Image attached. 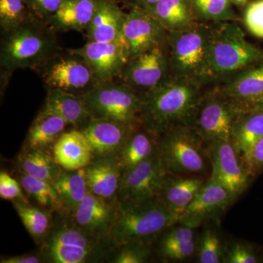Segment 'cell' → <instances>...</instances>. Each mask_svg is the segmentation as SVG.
Instances as JSON below:
<instances>
[{"mask_svg": "<svg viewBox=\"0 0 263 263\" xmlns=\"http://www.w3.org/2000/svg\"><path fill=\"white\" fill-rule=\"evenodd\" d=\"M202 86L193 79L170 76L157 87L141 95L140 122L157 136L175 126L192 125L203 95Z\"/></svg>", "mask_w": 263, "mask_h": 263, "instance_id": "1", "label": "cell"}, {"mask_svg": "<svg viewBox=\"0 0 263 263\" xmlns=\"http://www.w3.org/2000/svg\"><path fill=\"white\" fill-rule=\"evenodd\" d=\"M179 216L156 197L141 202H117V213L109 241L117 249L127 243L151 245Z\"/></svg>", "mask_w": 263, "mask_h": 263, "instance_id": "2", "label": "cell"}, {"mask_svg": "<svg viewBox=\"0 0 263 263\" xmlns=\"http://www.w3.org/2000/svg\"><path fill=\"white\" fill-rule=\"evenodd\" d=\"M51 26L35 18L3 33L0 65L6 72L35 68L46 65L58 55L56 34Z\"/></svg>", "mask_w": 263, "mask_h": 263, "instance_id": "3", "label": "cell"}, {"mask_svg": "<svg viewBox=\"0 0 263 263\" xmlns=\"http://www.w3.org/2000/svg\"><path fill=\"white\" fill-rule=\"evenodd\" d=\"M57 214L40 249L44 262H97L106 259L108 256L112 257L116 249L110 243L86 234L76 224L70 213Z\"/></svg>", "mask_w": 263, "mask_h": 263, "instance_id": "4", "label": "cell"}, {"mask_svg": "<svg viewBox=\"0 0 263 263\" xmlns=\"http://www.w3.org/2000/svg\"><path fill=\"white\" fill-rule=\"evenodd\" d=\"M263 62V50L248 42L233 22H219L212 27L209 53L210 81L232 76Z\"/></svg>", "mask_w": 263, "mask_h": 263, "instance_id": "5", "label": "cell"}, {"mask_svg": "<svg viewBox=\"0 0 263 263\" xmlns=\"http://www.w3.org/2000/svg\"><path fill=\"white\" fill-rule=\"evenodd\" d=\"M212 27L197 23L190 28L168 32L169 61L174 76L203 84L210 81L209 53Z\"/></svg>", "mask_w": 263, "mask_h": 263, "instance_id": "6", "label": "cell"}, {"mask_svg": "<svg viewBox=\"0 0 263 263\" xmlns=\"http://www.w3.org/2000/svg\"><path fill=\"white\" fill-rule=\"evenodd\" d=\"M205 145L195 128L181 124L167 129L158 138V154L169 173L201 175L206 171Z\"/></svg>", "mask_w": 263, "mask_h": 263, "instance_id": "7", "label": "cell"}, {"mask_svg": "<svg viewBox=\"0 0 263 263\" xmlns=\"http://www.w3.org/2000/svg\"><path fill=\"white\" fill-rule=\"evenodd\" d=\"M92 119H107L127 125L140 122L141 95L124 82L100 81L84 97Z\"/></svg>", "mask_w": 263, "mask_h": 263, "instance_id": "8", "label": "cell"}, {"mask_svg": "<svg viewBox=\"0 0 263 263\" xmlns=\"http://www.w3.org/2000/svg\"><path fill=\"white\" fill-rule=\"evenodd\" d=\"M215 89L202 95L193 124L205 145L218 141H231L237 118L243 108Z\"/></svg>", "mask_w": 263, "mask_h": 263, "instance_id": "9", "label": "cell"}, {"mask_svg": "<svg viewBox=\"0 0 263 263\" xmlns=\"http://www.w3.org/2000/svg\"><path fill=\"white\" fill-rule=\"evenodd\" d=\"M170 175L157 152L135 167L123 171L118 201L141 202L158 197Z\"/></svg>", "mask_w": 263, "mask_h": 263, "instance_id": "10", "label": "cell"}, {"mask_svg": "<svg viewBox=\"0 0 263 263\" xmlns=\"http://www.w3.org/2000/svg\"><path fill=\"white\" fill-rule=\"evenodd\" d=\"M41 67L48 89L62 90L84 98L99 82L87 62L77 55H57Z\"/></svg>", "mask_w": 263, "mask_h": 263, "instance_id": "11", "label": "cell"}, {"mask_svg": "<svg viewBox=\"0 0 263 263\" xmlns=\"http://www.w3.org/2000/svg\"><path fill=\"white\" fill-rule=\"evenodd\" d=\"M170 72L168 46L166 44L130 59L119 78L142 95L168 79Z\"/></svg>", "mask_w": 263, "mask_h": 263, "instance_id": "12", "label": "cell"}, {"mask_svg": "<svg viewBox=\"0 0 263 263\" xmlns=\"http://www.w3.org/2000/svg\"><path fill=\"white\" fill-rule=\"evenodd\" d=\"M207 146L212 167L211 177L223 185L235 200L248 187L253 175L231 141L213 142Z\"/></svg>", "mask_w": 263, "mask_h": 263, "instance_id": "13", "label": "cell"}, {"mask_svg": "<svg viewBox=\"0 0 263 263\" xmlns=\"http://www.w3.org/2000/svg\"><path fill=\"white\" fill-rule=\"evenodd\" d=\"M167 32L152 15L139 8L126 13L122 39L129 60L157 46L167 44Z\"/></svg>", "mask_w": 263, "mask_h": 263, "instance_id": "14", "label": "cell"}, {"mask_svg": "<svg viewBox=\"0 0 263 263\" xmlns=\"http://www.w3.org/2000/svg\"><path fill=\"white\" fill-rule=\"evenodd\" d=\"M67 51L87 62L99 82L120 77L129 60L122 39L110 43L88 41L82 47L71 48Z\"/></svg>", "mask_w": 263, "mask_h": 263, "instance_id": "15", "label": "cell"}, {"mask_svg": "<svg viewBox=\"0 0 263 263\" xmlns=\"http://www.w3.org/2000/svg\"><path fill=\"white\" fill-rule=\"evenodd\" d=\"M118 200H108L88 193L71 214L76 224L96 239L109 241V234L117 213Z\"/></svg>", "mask_w": 263, "mask_h": 263, "instance_id": "16", "label": "cell"}, {"mask_svg": "<svg viewBox=\"0 0 263 263\" xmlns=\"http://www.w3.org/2000/svg\"><path fill=\"white\" fill-rule=\"evenodd\" d=\"M233 200L228 190L211 177L180 216L179 222L196 228L204 221L220 215Z\"/></svg>", "mask_w": 263, "mask_h": 263, "instance_id": "17", "label": "cell"}, {"mask_svg": "<svg viewBox=\"0 0 263 263\" xmlns=\"http://www.w3.org/2000/svg\"><path fill=\"white\" fill-rule=\"evenodd\" d=\"M138 123L127 125L114 121L91 118L80 129L89 141L94 158H108L117 157Z\"/></svg>", "mask_w": 263, "mask_h": 263, "instance_id": "18", "label": "cell"}, {"mask_svg": "<svg viewBox=\"0 0 263 263\" xmlns=\"http://www.w3.org/2000/svg\"><path fill=\"white\" fill-rule=\"evenodd\" d=\"M243 107H253L263 98V62L235 72L219 89Z\"/></svg>", "mask_w": 263, "mask_h": 263, "instance_id": "19", "label": "cell"}, {"mask_svg": "<svg viewBox=\"0 0 263 263\" xmlns=\"http://www.w3.org/2000/svg\"><path fill=\"white\" fill-rule=\"evenodd\" d=\"M126 13L117 0H98L86 36L88 41L110 43L122 37Z\"/></svg>", "mask_w": 263, "mask_h": 263, "instance_id": "20", "label": "cell"}, {"mask_svg": "<svg viewBox=\"0 0 263 263\" xmlns=\"http://www.w3.org/2000/svg\"><path fill=\"white\" fill-rule=\"evenodd\" d=\"M89 193L108 200H118L122 171L116 157L95 159L84 167Z\"/></svg>", "mask_w": 263, "mask_h": 263, "instance_id": "21", "label": "cell"}, {"mask_svg": "<svg viewBox=\"0 0 263 263\" xmlns=\"http://www.w3.org/2000/svg\"><path fill=\"white\" fill-rule=\"evenodd\" d=\"M53 153L59 164L67 171L84 168L95 159L89 141L76 128L62 134L53 146Z\"/></svg>", "mask_w": 263, "mask_h": 263, "instance_id": "22", "label": "cell"}, {"mask_svg": "<svg viewBox=\"0 0 263 263\" xmlns=\"http://www.w3.org/2000/svg\"><path fill=\"white\" fill-rule=\"evenodd\" d=\"M42 111L62 118L68 125L80 129L91 119L84 98L59 89H48Z\"/></svg>", "mask_w": 263, "mask_h": 263, "instance_id": "23", "label": "cell"}, {"mask_svg": "<svg viewBox=\"0 0 263 263\" xmlns=\"http://www.w3.org/2000/svg\"><path fill=\"white\" fill-rule=\"evenodd\" d=\"M143 10L157 19L167 32L182 30L198 23L192 0H160Z\"/></svg>", "mask_w": 263, "mask_h": 263, "instance_id": "24", "label": "cell"}, {"mask_svg": "<svg viewBox=\"0 0 263 263\" xmlns=\"http://www.w3.org/2000/svg\"><path fill=\"white\" fill-rule=\"evenodd\" d=\"M98 2V0H62L48 25L55 31L86 32Z\"/></svg>", "mask_w": 263, "mask_h": 263, "instance_id": "25", "label": "cell"}, {"mask_svg": "<svg viewBox=\"0 0 263 263\" xmlns=\"http://www.w3.org/2000/svg\"><path fill=\"white\" fill-rule=\"evenodd\" d=\"M158 138L138 123L116 157L122 172L157 154Z\"/></svg>", "mask_w": 263, "mask_h": 263, "instance_id": "26", "label": "cell"}, {"mask_svg": "<svg viewBox=\"0 0 263 263\" xmlns=\"http://www.w3.org/2000/svg\"><path fill=\"white\" fill-rule=\"evenodd\" d=\"M263 138V111L255 107L240 112L233 127L231 142L243 160Z\"/></svg>", "mask_w": 263, "mask_h": 263, "instance_id": "27", "label": "cell"}, {"mask_svg": "<svg viewBox=\"0 0 263 263\" xmlns=\"http://www.w3.org/2000/svg\"><path fill=\"white\" fill-rule=\"evenodd\" d=\"M18 173L53 183L61 174L62 167L52 151L42 148H22L17 158Z\"/></svg>", "mask_w": 263, "mask_h": 263, "instance_id": "28", "label": "cell"}, {"mask_svg": "<svg viewBox=\"0 0 263 263\" xmlns=\"http://www.w3.org/2000/svg\"><path fill=\"white\" fill-rule=\"evenodd\" d=\"M205 184L197 177H179L171 174L159 195L168 209L180 216Z\"/></svg>", "mask_w": 263, "mask_h": 263, "instance_id": "29", "label": "cell"}, {"mask_svg": "<svg viewBox=\"0 0 263 263\" xmlns=\"http://www.w3.org/2000/svg\"><path fill=\"white\" fill-rule=\"evenodd\" d=\"M67 126L68 124L62 118L41 110L29 128L23 148L53 152V146Z\"/></svg>", "mask_w": 263, "mask_h": 263, "instance_id": "30", "label": "cell"}, {"mask_svg": "<svg viewBox=\"0 0 263 263\" xmlns=\"http://www.w3.org/2000/svg\"><path fill=\"white\" fill-rule=\"evenodd\" d=\"M53 186L66 212L70 214L77 209L89 193L84 168L76 171L62 170Z\"/></svg>", "mask_w": 263, "mask_h": 263, "instance_id": "31", "label": "cell"}, {"mask_svg": "<svg viewBox=\"0 0 263 263\" xmlns=\"http://www.w3.org/2000/svg\"><path fill=\"white\" fill-rule=\"evenodd\" d=\"M26 230L37 245L46 239L53 226L54 213L33 206L28 200L12 201Z\"/></svg>", "mask_w": 263, "mask_h": 263, "instance_id": "32", "label": "cell"}, {"mask_svg": "<svg viewBox=\"0 0 263 263\" xmlns=\"http://www.w3.org/2000/svg\"><path fill=\"white\" fill-rule=\"evenodd\" d=\"M18 180L24 191L42 209L55 214L67 212L53 183L21 173Z\"/></svg>", "mask_w": 263, "mask_h": 263, "instance_id": "33", "label": "cell"}, {"mask_svg": "<svg viewBox=\"0 0 263 263\" xmlns=\"http://www.w3.org/2000/svg\"><path fill=\"white\" fill-rule=\"evenodd\" d=\"M197 18L217 22L239 20L230 5V0H192Z\"/></svg>", "mask_w": 263, "mask_h": 263, "instance_id": "34", "label": "cell"}, {"mask_svg": "<svg viewBox=\"0 0 263 263\" xmlns=\"http://www.w3.org/2000/svg\"><path fill=\"white\" fill-rule=\"evenodd\" d=\"M33 18L24 0H0V26L6 33Z\"/></svg>", "mask_w": 263, "mask_h": 263, "instance_id": "35", "label": "cell"}, {"mask_svg": "<svg viewBox=\"0 0 263 263\" xmlns=\"http://www.w3.org/2000/svg\"><path fill=\"white\" fill-rule=\"evenodd\" d=\"M197 261L200 263L224 262L226 249L220 235L212 228L204 230L197 242Z\"/></svg>", "mask_w": 263, "mask_h": 263, "instance_id": "36", "label": "cell"}, {"mask_svg": "<svg viewBox=\"0 0 263 263\" xmlns=\"http://www.w3.org/2000/svg\"><path fill=\"white\" fill-rule=\"evenodd\" d=\"M151 245L127 243L116 249L110 262L145 263L149 261Z\"/></svg>", "mask_w": 263, "mask_h": 263, "instance_id": "37", "label": "cell"}, {"mask_svg": "<svg viewBox=\"0 0 263 263\" xmlns=\"http://www.w3.org/2000/svg\"><path fill=\"white\" fill-rule=\"evenodd\" d=\"M195 229L182 223L177 222L164 230L160 235L158 247L185 243L195 239Z\"/></svg>", "mask_w": 263, "mask_h": 263, "instance_id": "38", "label": "cell"}, {"mask_svg": "<svg viewBox=\"0 0 263 263\" xmlns=\"http://www.w3.org/2000/svg\"><path fill=\"white\" fill-rule=\"evenodd\" d=\"M195 239L185 243L158 247L159 254L165 260L183 261L193 257L197 251Z\"/></svg>", "mask_w": 263, "mask_h": 263, "instance_id": "39", "label": "cell"}, {"mask_svg": "<svg viewBox=\"0 0 263 263\" xmlns=\"http://www.w3.org/2000/svg\"><path fill=\"white\" fill-rule=\"evenodd\" d=\"M243 20L250 33L263 39V0H255L247 6Z\"/></svg>", "mask_w": 263, "mask_h": 263, "instance_id": "40", "label": "cell"}, {"mask_svg": "<svg viewBox=\"0 0 263 263\" xmlns=\"http://www.w3.org/2000/svg\"><path fill=\"white\" fill-rule=\"evenodd\" d=\"M32 16L48 24L57 13L62 0H24Z\"/></svg>", "mask_w": 263, "mask_h": 263, "instance_id": "41", "label": "cell"}, {"mask_svg": "<svg viewBox=\"0 0 263 263\" xmlns=\"http://www.w3.org/2000/svg\"><path fill=\"white\" fill-rule=\"evenodd\" d=\"M23 188L18 179H15L6 171L0 173V197L4 200H27L23 193Z\"/></svg>", "mask_w": 263, "mask_h": 263, "instance_id": "42", "label": "cell"}, {"mask_svg": "<svg viewBox=\"0 0 263 263\" xmlns=\"http://www.w3.org/2000/svg\"><path fill=\"white\" fill-rule=\"evenodd\" d=\"M258 262L257 254L252 247L247 243H233L226 252L224 262L227 263H256Z\"/></svg>", "mask_w": 263, "mask_h": 263, "instance_id": "43", "label": "cell"}, {"mask_svg": "<svg viewBox=\"0 0 263 263\" xmlns=\"http://www.w3.org/2000/svg\"><path fill=\"white\" fill-rule=\"evenodd\" d=\"M245 162L254 176L263 171V138L254 145Z\"/></svg>", "mask_w": 263, "mask_h": 263, "instance_id": "44", "label": "cell"}, {"mask_svg": "<svg viewBox=\"0 0 263 263\" xmlns=\"http://www.w3.org/2000/svg\"><path fill=\"white\" fill-rule=\"evenodd\" d=\"M1 263H41L44 262V259L41 252H30L19 254L16 256L2 257Z\"/></svg>", "mask_w": 263, "mask_h": 263, "instance_id": "45", "label": "cell"}, {"mask_svg": "<svg viewBox=\"0 0 263 263\" xmlns=\"http://www.w3.org/2000/svg\"><path fill=\"white\" fill-rule=\"evenodd\" d=\"M159 1L160 0H127L132 8H139L142 9L148 8Z\"/></svg>", "mask_w": 263, "mask_h": 263, "instance_id": "46", "label": "cell"}, {"mask_svg": "<svg viewBox=\"0 0 263 263\" xmlns=\"http://www.w3.org/2000/svg\"><path fill=\"white\" fill-rule=\"evenodd\" d=\"M231 3H234L237 5H240V6H243L247 4V0H230Z\"/></svg>", "mask_w": 263, "mask_h": 263, "instance_id": "47", "label": "cell"}, {"mask_svg": "<svg viewBox=\"0 0 263 263\" xmlns=\"http://www.w3.org/2000/svg\"><path fill=\"white\" fill-rule=\"evenodd\" d=\"M253 107H255V108H258L259 110H262L263 111V98L261 99V100H259Z\"/></svg>", "mask_w": 263, "mask_h": 263, "instance_id": "48", "label": "cell"}]
</instances>
